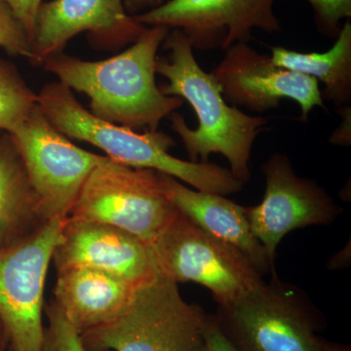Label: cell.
Instances as JSON below:
<instances>
[{"label":"cell","mask_w":351,"mask_h":351,"mask_svg":"<svg viewBox=\"0 0 351 351\" xmlns=\"http://www.w3.org/2000/svg\"><path fill=\"white\" fill-rule=\"evenodd\" d=\"M314 11L318 29L328 36H338L341 22L351 17V0H306Z\"/></svg>","instance_id":"22"},{"label":"cell","mask_w":351,"mask_h":351,"mask_svg":"<svg viewBox=\"0 0 351 351\" xmlns=\"http://www.w3.org/2000/svg\"><path fill=\"white\" fill-rule=\"evenodd\" d=\"M160 25L145 27L130 47L108 59L85 61L63 52L41 62L73 91L90 99V112L133 130H158L159 124L184 105L156 84L157 53L169 34Z\"/></svg>","instance_id":"1"},{"label":"cell","mask_w":351,"mask_h":351,"mask_svg":"<svg viewBox=\"0 0 351 351\" xmlns=\"http://www.w3.org/2000/svg\"><path fill=\"white\" fill-rule=\"evenodd\" d=\"M38 105L52 125L68 138L99 147L115 162L172 176L196 191L215 195L239 193L244 184L218 164L182 160L170 154L174 141L161 131H138L99 119L83 107L73 90L60 82L36 94Z\"/></svg>","instance_id":"3"},{"label":"cell","mask_w":351,"mask_h":351,"mask_svg":"<svg viewBox=\"0 0 351 351\" xmlns=\"http://www.w3.org/2000/svg\"><path fill=\"white\" fill-rule=\"evenodd\" d=\"M122 1H123L127 13H130L132 16H134L136 15V13L142 12V11L145 12V11L152 10V9L161 5L165 2V0H122Z\"/></svg>","instance_id":"26"},{"label":"cell","mask_w":351,"mask_h":351,"mask_svg":"<svg viewBox=\"0 0 351 351\" xmlns=\"http://www.w3.org/2000/svg\"><path fill=\"white\" fill-rule=\"evenodd\" d=\"M207 351H239L219 329L213 315L208 314L205 326Z\"/></svg>","instance_id":"24"},{"label":"cell","mask_w":351,"mask_h":351,"mask_svg":"<svg viewBox=\"0 0 351 351\" xmlns=\"http://www.w3.org/2000/svg\"><path fill=\"white\" fill-rule=\"evenodd\" d=\"M3 1L10 7L32 40L36 16L41 4L43 3V0H3Z\"/></svg>","instance_id":"23"},{"label":"cell","mask_w":351,"mask_h":351,"mask_svg":"<svg viewBox=\"0 0 351 351\" xmlns=\"http://www.w3.org/2000/svg\"><path fill=\"white\" fill-rule=\"evenodd\" d=\"M208 314L157 276L112 322L80 335L86 351H207Z\"/></svg>","instance_id":"5"},{"label":"cell","mask_w":351,"mask_h":351,"mask_svg":"<svg viewBox=\"0 0 351 351\" xmlns=\"http://www.w3.org/2000/svg\"><path fill=\"white\" fill-rule=\"evenodd\" d=\"M271 49L277 66L309 76L324 84L323 101H332L338 108L351 101V23L341 25L336 43L326 52H298L280 46Z\"/></svg>","instance_id":"18"},{"label":"cell","mask_w":351,"mask_h":351,"mask_svg":"<svg viewBox=\"0 0 351 351\" xmlns=\"http://www.w3.org/2000/svg\"><path fill=\"white\" fill-rule=\"evenodd\" d=\"M9 134L22 156L44 218H68L87 178L108 157L71 143L38 105Z\"/></svg>","instance_id":"9"},{"label":"cell","mask_w":351,"mask_h":351,"mask_svg":"<svg viewBox=\"0 0 351 351\" xmlns=\"http://www.w3.org/2000/svg\"><path fill=\"white\" fill-rule=\"evenodd\" d=\"M122 0H52L41 4L32 38L34 63L63 52L71 38L89 32L101 46L135 43L145 29Z\"/></svg>","instance_id":"14"},{"label":"cell","mask_w":351,"mask_h":351,"mask_svg":"<svg viewBox=\"0 0 351 351\" xmlns=\"http://www.w3.org/2000/svg\"><path fill=\"white\" fill-rule=\"evenodd\" d=\"M10 134L0 133V248L17 243L47 223Z\"/></svg>","instance_id":"17"},{"label":"cell","mask_w":351,"mask_h":351,"mask_svg":"<svg viewBox=\"0 0 351 351\" xmlns=\"http://www.w3.org/2000/svg\"><path fill=\"white\" fill-rule=\"evenodd\" d=\"M64 219H54L10 246L0 248V320L10 351H41L44 289Z\"/></svg>","instance_id":"8"},{"label":"cell","mask_w":351,"mask_h":351,"mask_svg":"<svg viewBox=\"0 0 351 351\" xmlns=\"http://www.w3.org/2000/svg\"><path fill=\"white\" fill-rule=\"evenodd\" d=\"M0 47L9 55L27 58L34 61L31 38L3 0H0Z\"/></svg>","instance_id":"21"},{"label":"cell","mask_w":351,"mask_h":351,"mask_svg":"<svg viewBox=\"0 0 351 351\" xmlns=\"http://www.w3.org/2000/svg\"><path fill=\"white\" fill-rule=\"evenodd\" d=\"M9 350V341L7 337L5 328L0 320V351H7Z\"/></svg>","instance_id":"27"},{"label":"cell","mask_w":351,"mask_h":351,"mask_svg":"<svg viewBox=\"0 0 351 351\" xmlns=\"http://www.w3.org/2000/svg\"><path fill=\"white\" fill-rule=\"evenodd\" d=\"M177 212L160 172L108 158L87 178L68 218L107 223L152 245Z\"/></svg>","instance_id":"6"},{"label":"cell","mask_w":351,"mask_h":351,"mask_svg":"<svg viewBox=\"0 0 351 351\" xmlns=\"http://www.w3.org/2000/svg\"><path fill=\"white\" fill-rule=\"evenodd\" d=\"M141 287L104 270L71 267L57 272L54 302L82 335L119 317Z\"/></svg>","instance_id":"15"},{"label":"cell","mask_w":351,"mask_h":351,"mask_svg":"<svg viewBox=\"0 0 351 351\" xmlns=\"http://www.w3.org/2000/svg\"><path fill=\"white\" fill-rule=\"evenodd\" d=\"M52 262L57 272L91 267L140 286L159 274L152 246L144 240L107 223L71 218L64 221Z\"/></svg>","instance_id":"13"},{"label":"cell","mask_w":351,"mask_h":351,"mask_svg":"<svg viewBox=\"0 0 351 351\" xmlns=\"http://www.w3.org/2000/svg\"><path fill=\"white\" fill-rule=\"evenodd\" d=\"M48 325L44 327V339L41 351H86L80 335L56 302H52L44 309Z\"/></svg>","instance_id":"20"},{"label":"cell","mask_w":351,"mask_h":351,"mask_svg":"<svg viewBox=\"0 0 351 351\" xmlns=\"http://www.w3.org/2000/svg\"><path fill=\"white\" fill-rule=\"evenodd\" d=\"M261 169L265 178V195L260 204L245 207V213L276 269L277 247L288 233L307 226L331 225L343 208L317 182L299 177L286 154H271Z\"/></svg>","instance_id":"10"},{"label":"cell","mask_w":351,"mask_h":351,"mask_svg":"<svg viewBox=\"0 0 351 351\" xmlns=\"http://www.w3.org/2000/svg\"><path fill=\"white\" fill-rule=\"evenodd\" d=\"M36 105V94L17 68L0 59V131L10 133Z\"/></svg>","instance_id":"19"},{"label":"cell","mask_w":351,"mask_h":351,"mask_svg":"<svg viewBox=\"0 0 351 351\" xmlns=\"http://www.w3.org/2000/svg\"><path fill=\"white\" fill-rule=\"evenodd\" d=\"M0 133H1V131H0Z\"/></svg>","instance_id":"29"},{"label":"cell","mask_w":351,"mask_h":351,"mask_svg":"<svg viewBox=\"0 0 351 351\" xmlns=\"http://www.w3.org/2000/svg\"><path fill=\"white\" fill-rule=\"evenodd\" d=\"M341 114L343 115V122L339 128L332 134V143L338 145H350V134H348V126H350V107L343 108Z\"/></svg>","instance_id":"25"},{"label":"cell","mask_w":351,"mask_h":351,"mask_svg":"<svg viewBox=\"0 0 351 351\" xmlns=\"http://www.w3.org/2000/svg\"><path fill=\"white\" fill-rule=\"evenodd\" d=\"M160 175L171 199L181 213L212 237L241 251L263 276H277L263 245L252 232L244 206L226 196L189 188L172 176L161 172Z\"/></svg>","instance_id":"16"},{"label":"cell","mask_w":351,"mask_h":351,"mask_svg":"<svg viewBox=\"0 0 351 351\" xmlns=\"http://www.w3.org/2000/svg\"><path fill=\"white\" fill-rule=\"evenodd\" d=\"M151 246L161 276L177 284L204 286L218 306L237 299L263 280L241 251L212 237L179 210Z\"/></svg>","instance_id":"7"},{"label":"cell","mask_w":351,"mask_h":351,"mask_svg":"<svg viewBox=\"0 0 351 351\" xmlns=\"http://www.w3.org/2000/svg\"><path fill=\"white\" fill-rule=\"evenodd\" d=\"M325 351H351L350 346L327 343Z\"/></svg>","instance_id":"28"},{"label":"cell","mask_w":351,"mask_h":351,"mask_svg":"<svg viewBox=\"0 0 351 351\" xmlns=\"http://www.w3.org/2000/svg\"><path fill=\"white\" fill-rule=\"evenodd\" d=\"M214 319L239 351H325L322 320L308 297L278 276L219 304Z\"/></svg>","instance_id":"4"},{"label":"cell","mask_w":351,"mask_h":351,"mask_svg":"<svg viewBox=\"0 0 351 351\" xmlns=\"http://www.w3.org/2000/svg\"><path fill=\"white\" fill-rule=\"evenodd\" d=\"M276 0H168L136 14L138 24L160 25L182 32L193 49L226 50L247 43L254 29L281 31L274 13Z\"/></svg>","instance_id":"11"},{"label":"cell","mask_w":351,"mask_h":351,"mask_svg":"<svg viewBox=\"0 0 351 351\" xmlns=\"http://www.w3.org/2000/svg\"><path fill=\"white\" fill-rule=\"evenodd\" d=\"M211 73L225 100L234 107L265 112L278 107L282 99H289L299 105L302 121L308 120L315 107L326 110L317 80L276 66L271 57L261 54L247 43L226 49Z\"/></svg>","instance_id":"12"},{"label":"cell","mask_w":351,"mask_h":351,"mask_svg":"<svg viewBox=\"0 0 351 351\" xmlns=\"http://www.w3.org/2000/svg\"><path fill=\"white\" fill-rule=\"evenodd\" d=\"M163 43L169 53L157 57L156 73L168 80L161 91L188 101L198 119L197 128L191 129L181 113L173 112L168 117L171 128L181 138L191 161L208 162L212 154H221L232 175L246 184L251 179L252 149L267 120L247 114L225 100L216 78L201 68L182 32H169Z\"/></svg>","instance_id":"2"}]
</instances>
